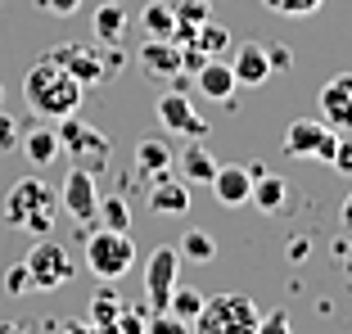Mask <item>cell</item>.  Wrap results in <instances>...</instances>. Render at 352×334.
Listing matches in <instances>:
<instances>
[{
  "mask_svg": "<svg viewBox=\"0 0 352 334\" xmlns=\"http://www.w3.org/2000/svg\"><path fill=\"white\" fill-rule=\"evenodd\" d=\"M82 91H86V86L77 82L63 63H54L50 54H41V59L23 73V100H28L32 113L45 118V122H63V118H73L77 104H82Z\"/></svg>",
  "mask_w": 352,
  "mask_h": 334,
  "instance_id": "1",
  "label": "cell"
},
{
  "mask_svg": "<svg viewBox=\"0 0 352 334\" xmlns=\"http://www.w3.org/2000/svg\"><path fill=\"white\" fill-rule=\"evenodd\" d=\"M5 221L14 230H28V235H45V230L59 221V190L45 186L41 177H23L10 186L5 194Z\"/></svg>",
  "mask_w": 352,
  "mask_h": 334,
  "instance_id": "2",
  "label": "cell"
},
{
  "mask_svg": "<svg viewBox=\"0 0 352 334\" xmlns=\"http://www.w3.org/2000/svg\"><path fill=\"white\" fill-rule=\"evenodd\" d=\"M262 321L258 303H253L249 293H212V298H204V307H199V316L190 321V334H253Z\"/></svg>",
  "mask_w": 352,
  "mask_h": 334,
  "instance_id": "3",
  "label": "cell"
},
{
  "mask_svg": "<svg viewBox=\"0 0 352 334\" xmlns=\"http://www.w3.org/2000/svg\"><path fill=\"white\" fill-rule=\"evenodd\" d=\"M131 262H135V240L126 230L100 226L91 240H86V267H91L95 280H104V285L122 280V276L131 271Z\"/></svg>",
  "mask_w": 352,
  "mask_h": 334,
  "instance_id": "4",
  "label": "cell"
},
{
  "mask_svg": "<svg viewBox=\"0 0 352 334\" xmlns=\"http://www.w3.org/2000/svg\"><path fill=\"white\" fill-rule=\"evenodd\" d=\"M50 59L63 63V68H68V73H73L82 86L109 82V77H113V68H118V54H100V41H95V45L63 41V45H54V50H50Z\"/></svg>",
  "mask_w": 352,
  "mask_h": 334,
  "instance_id": "5",
  "label": "cell"
},
{
  "mask_svg": "<svg viewBox=\"0 0 352 334\" xmlns=\"http://www.w3.org/2000/svg\"><path fill=\"white\" fill-rule=\"evenodd\" d=\"M23 262H28L32 289H41V293L63 289V285L73 280V258H68V249L54 244V240H36V249H32Z\"/></svg>",
  "mask_w": 352,
  "mask_h": 334,
  "instance_id": "6",
  "label": "cell"
},
{
  "mask_svg": "<svg viewBox=\"0 0 352 334\" xmlns=\"http://www.w3.org/2000/svg\"><path fill=\"white\" fill-rule=\"evenodd\" d=\"M334 145H339V131L330 122H316V118H294L285 126V154L289 158H321L330 163Z\"/></svg>",
  "mask_w": 352,
  "mask_h": 334,
  "instance_id": "7",
  "label": "cell"
},
{
  "mask_svg": "<svg viewBox=\"0 0 352 334\" xmlns=\"http://www.w3.org/2000/svg\"><path fill=\"white\" fill-rule=\"evenodd\" d=\"M59 145H63V154L77 158V167H86V172H95V167L109 158V136L95 131V126H86V122H77V113L59 122Z\"/></svg>",
  "mask_w": 352,
  "mask_h": 334,
  "instance_id": "8",
  "label": "cell"
},
{
  "mask_svg": "<svg viewBox=\"0 0 352 334\" xmlns=\"http://www.w3.org/2000/svg\"><path fill=\"white\" fill-rule=\"evenodd\" d=\"M176 271H181L176 244H158L145 262V303H149V312H167V298H172V289H176Z\"/></svg>",
  "mask_w": 352,
  "mask_h": 334,
  "instance_id": "9",
  "label": "cell"
},
{
  "mask_svg": "<svg viewBox=\"0 0 352 334\" xmlns=\"http://www.w3.org/2000/svg\"><path fill=\"white\" fill-rule=\"evenodd\" d=\"M59 208L68 212L73 221H95V212H100V190H95V172H86V167H73L68 177H63V190H59Z\"/></svg>",
  "mask_w": 352,
  "mask_h": 334,
  "instance_id": "10",
  "label": "cell"
},
{
  "mask_svg": "<svg viewBox=\"0 0 352 334\" xmlns=\"http://www.w3.org/2000/svg\"><path fill=\"white\" fill-rule=\"evenodd\" d=\"M149 212H158V217H186L190 212V181L172 177V167L149 172Z\"/></svg>",
  "mask_w": 352,
  "mask_h": 334,
  "instance_id": "11",
  "label": "cell"
},
{
  "mask_svg": "<svg viewBox=\"0 0 352 334\" xmlns=\"http://www.w3.org/2000/svg\"><path fill=\"white\" fill-rule=\"evenodd\" d=\"M158 122H163L172 136H186V140H204L208 136V122L195 113V104H190L181 91H167L163 100H158Z\"/></svg>",
  "mask_w": 352,
  "mask_h": 334,
  "instance_id": "12",
  "label": "cell"
},
{
  "mask_svg": "<svg viewBox=\"0 0 352 334\" xmlns=\"http://www.w3.org/2000/svg\"><path fill=\"white\" fill-rule=\"evenodd\" d=\"M316 104H321V122H330L334 131H352V73L330 77L316 95Z\"/></svg>",
  "mask_w": 352,
  "mask_h": 334,
  "instance_id": "13",
  "label": "cell"
},
{
  "mask_svg": "<svg viewBox=\"0 0 352 334\" xmlns=\"http://www.w3.org/2000/svg\"><path fill=\"white\" fill-rule=\"evenodd\" d=\"M126 27H131V14H126L122 0H100L91 14V32H95V41L104 45H118L126 36Z\"/></svg>",
  "mask_w": 352,
  "mask_h": 334,
  "instance_id": "14",
  "label": "cell"
},
{
  "mask_svg": "<svg viewBox=\"0 0 352 334\" xmlns=\"http://www.w3.org/2000/svg\"><path fill=\"white\" fill-rule=\"evenodd\" d=\"M230 68H235V82L239 86H262L271 77V59H267V45L262 41H244L235 50V59H230Z\"/></svg>",
  "mask_w": 352,
  "mask_h": 334,
  "instance_id": "15",
  "label": "cell"
},
{
  "mask_svg": "<svg viewBox=\"0 0 352 334\" xmlns=\"http://www.w3.org/2000/svg\"><path fill=\"white\" fill-rule=\"evenodd\" d=\"M195 82H199V91L208 95V100H217V104H226L230 95H235V68H230L226 59H208L204 68H195Z\"/></svg>",
  "mask_w": 352,
  "mask_h": 334,
  "instance_id": "16",
  "label": "cell"
},
{
  "mask_svg": "<svg viewBox=\"0 0 352 334\" xmlns=\"http://www.w3.org/2000/svg\"><path fill=\"white\" fill-rule=\"evenodd\" d=\"M212 194H217V203H226V208H244L249 194H253V177L244 172V167H217Z\"/></svg>",
  "mask_w": 352,
  "mask_h": 334,
  "instance_id": "17",
  "label": "cell"
},
{
  "mask_svg": "<svg viewBox=\"0 0 352 334\" xmlns=\"http://www.w3.org/2000/svg\"><path fill=\"white\" fill-rule=\"evenodd\" d=\"M176 167H181V177L190 181V186H212V177H217V158L208 154L204 140H190L186 149H181V158H176Z\"/></svg>",
  "mask_w": 352,
  "mask_h": 334,
  "instance_id": "18",
  "label": "cell"
},
{
  "mask_svg": "<svg viewBox=\"0 0 352 334\" xmlns=\"http://www.w3.org/2000/svg\"><path fill=\"white\" fill-rule=\"evenodd\" d=\"M140 63L149 77H176L181 68V41H145L140 45Z\"/></svg>",
  "mask_w": 352,
  "mask_h": 334,
  "instance_id": "19",
  "label": "cell"
},
{
  "mask_svg": "<svg viewBox=\"0 0 352 334\" xmlns=\"http://www.w3.org/2000/svg\"><path fill=\"white\" fill-rule=\"evenodd\" d=\"M19 149L28 154V163H36V167H50L54 158L63 154L59 131H54V126H28V131H23V140H19Z\"/></svg>",
  "mask_w": 352,
  "mask_h": 334,
  "instance_id": "20",
  "label": "cell"
},
{
  "mask_svg": "<svg viewBox=\"0 0 352 334\" xmlns=\"http://www.w3.org/2000/svg\"><path fill=\"white\" fill-rule=\"evenodd\" d=\"M135 23L145 32V41H176V10L167 0H149Z\"/></svg>",
  "mask_w": 352,
  "mask_h": 334,
  "instance_id": "21",
  "label": "cell"
},
{
  "mask_svg": "<svg viewBox=\"0 0 352 334\" xmlns=\"http://www.w3.org/2000/svg\"><path fill=\"white\" fill-rule=\"evenodd\" d=\"M285 194H289L285 177H271V172H262V177H253L249 203H258V212H280V208H285Z\"/></svg>",
  "mask_w": 352,
  "mask_h": 334,
  "instance_id": "22",
  "label": "cell"
},
{
  "mask_svg": "<svg viewBox=\"0 0 352 334\" xmlns=\"http://www.w3.org/2000/svg\"><path fill=\"white\" fill-rule=\"evenodd\" d=\"M186 45V41H181ZM190 45H195L199 54H208V59H221V54L230 50V27H221V23H199L195 27V36H190Z\"/></svg>",
  "mask_w": 352,
  "mask_h": 334,
  "instance_id": "23",
  "label": "cell"
},
{
  "mask_svg": "<svg viewBox=\"0 0 352 334\" xmlns=\"http://www.w3.org/2000/svg\"><path fill=\"white\" fill-rule=\"evenodd\" d=\"M118 316H122V298H118L113 289H100V293H95V303H91V325L100 334H113Z\"/></svg>",
  "mask_w": 352,
  "mask_h": 334,
  "instance_id": "24",
  "label": "cell"
},
{
  "mask_svg": "<svg viewBox=\"0 0 352 334\" xmlns=\"http://www.w3.org/2000/svg\"><path fill=\"white\" fill-rule=\"evenodd\" d=\"M176 253H181V262H212L217 258V240L208 235V230H186L181 235V244H176Z\"/></svg>",
  "mask_w": 352,
  "mask_h": 334,
  "instance_id": "25",
  "label": "cell"
},
{
  "mask_svg": "<svg viewBox=\"0 0 352 334\" xmlns=\"http://www.w3.org/2000/svg\"><path fill=\"white\" fill-rule=\"evenodd\" d=\"M176 41H190L199 23H208V0H176Z\"/></svg>",
  "mask_w": 352,
  "mask_h": 334,
  "instance_id": "26",
  "label": "cell"
},
{
  "mask_svg": "<svg viewBox=\"0 0 352 334\" xmlns=\"http://www.w3.org/2000/svg\"><path fill=\"white\" fill-rule=\"evenodd\" d=\"M199 307H204V293H199V289H190V285H176V289H172V298H167V312H172V316H181V321H195V316H199Z\"/></svg>",
  "mask_w": 352,
  "mask_h": 334,
  "instance_id": "27",
  "label": "cell"
},
{
  "mask_svg": "<svg viewBox=\"0 0 352 334\" xmlns=\"http://www.w3.org/2000/svg\"><path fill=\"white\" fill-rule=\"evenodd\" d=\"M100 226H109V230H126L131 226V208H126V199L122 194H109V199H100Z\"/></svg>",
  "mask_w": 352,
  "mask_h": 334,
  "instance_id": "28",
  "label": "cell"
},
{
  "mask_svg": "<svg viewBox=\"0 0 352 334\" xmlns=\"http://www.w3.org/2000/svg\"><path fill=\"white\" fill-rule=\"evenodd\" d=\"M135 163L149 172H163V167H172V149H167V140H145V145L135 149Z\"/></svg>",
  "mask_w": 352,
  "mask_h": 334,
  "instance_id": "29",
  "label": "cell"
},
{
  "mask_svg": "<svg viewBox=\"0 0 352 334\" xmlns=\"http://www.w3.org/2000/svg\"><path fill=\"white\" fill-rule=\"evenodd\" d=\"M271 14H285V19H307V14H316L325 5V0H262Z\"/></svg>",
  "mask_w": 352,
  "mask_h": 334,
  "instance_id": "30",
  "label": "cell"
},
{
  "mask_svg": "<svg viewBox=\"0 0 352 334\" xmlns=\"http://www.w3.org/2000/svg\"><path fill=\"white\" fill-rule=\"evenodd\" d=\"M145 334H190V321H181L172 312H154L145 321Z\"/></svg>",
  "mask_w": 352,
  "mask_h": 334,
  "instance_id": "31",
  "label": "cell"
},
{
  "mask_svg": "<svg viewBox=\"0 0 352 334\" xmlns=\"http://www.w3.org/2000/svg\"><path fill=\"white\" fill-rule=\"evenodd\" d=\"M19 140H23V122L14 113H5V109H0V154L19 149Z\"/></svg>",
  "mask_w": 352,
  "mask_h": 334,
  "instance_id": "32",
  "label": "cell"
},
{
  "mask_svg": "<svg viewBox=\"0 0 352 334\" xmlns=\"http://www.w3.org/2000/svg\"><path fill=\"white\" fill-rule=\"evenodd\" d=\"M32 289V276H28V262H14L10 271H5V293L10 298H23Z\"/></svg>",
  "mask_w": 352,
  "mask_h": 334,
  "instance_id": "33",
  "label": "cell"
},
{
  "mask_svg": "<svg viewBox=\"0 0 352 334\" xmlns=\"http://www.w3.org/2000/svg\"><path fill=\"white\" fill-rule=\"evenodd\" d=\"M253 334H294V325H289V316L276 307V312H267V316L258 321V330H253Z\"/></svg>",
  "mask_w": 352,
  "mask_h": 334,
  "instance_id": "34",
  "label": "cell"
},
{
  "mask_svg": "<svg viewBox=\"0 0 352 334\" xmlns=\"http://www.w3.org/2000/svg\"><path fill=\"white\" fill-rule=\"evenodd\" d=\"M330 167L339 177H352V140L339 136V145H334V154H330Z\"/></svg>",
  "mask_w": 352,
  "mask_h": 334,
  "instance_id": "35",
  "label": "cell"
},
{
  "mask_svg": "<svg viewBox=\"0 0 352 334\" xmlns=\"http://www.w3.org/2000/svg\"><path fill=\"white\" fill-rule=\"evenodd\" d=\"M267 59H271V73H289L294 50H289V45H267Z\"/></svg>",
  "mask_w": 352,
  "mask_h": 334,
  "instance_id": "36",
  "label": "cell"
},
{
  "mask_svg": "<svg viewBox=\"0 0 352 334\" xmlns=\"http://www.w3.org/2000/svg\"><path fill=\"white\" fill-rule=\"evenodd\" d=\"M41 10L63 14V19H68V14H77V10H82V0H41Z\"/></svg>",
  "mask_w": 352,
  "mask_h": 334,
  "instance_id": "37",
  "label": "cell"
},
{
  "mask_svg": "<svg viewBox=\"0 0 352 334\" xmlns=\"http://www.w3.org/2000/svg\"><path fill=\"white\" fill-rule=\"evenodd\" d=\"M59 334H100V330H95L91 321H63V330H59Z\"/></svg>",
  "mask_w": 352,
  "mask_h": 334,
  "instance_id": "38",
  "label": "cell"
},
{
  "mask_svg": "<svg viewBox=\"0 0 352 334\" xmlns=\"http://www.w3.org/2000/svg\"><path fill=\"white\" fill-rule=\"evenodd\" d=\"M289 258H294V262L307 258V240H302V235H298V240H289Z\"/></svg>",
  "mask_w": 352,
  "mask_h": 334,
  "instance_id": "39",
  "label": "cell"
},
{
  "mask_svg": "<svg viewBox=\"0 0 352 334\" xmlns=\"http://www.w3.org/2000/svg\"><path fill=\"white\" fill-rule=\"evenodd\" d=\"M0 334H32L28 325H19V321H0Z\"/></svg>",
  "mask_w": 352,
  "mask_h": 334,
  "instance_id": "40",
  "label": "cell"
},
{
  "mask_svg": "<svg viewBox=\"0 0 352 334\" xmlns=\"http://www.w3.org/2000/svg\"><path fill=\"white\" fill-rule=\"evenodd\" d=\"M339 221H343V226H348V230H352V194H348V199H343V208H339Z\"/></svg>",
  "mask_w": 352,
  "mask_h": 334,
  "instance_id": "41",
  "label": "cell"
}]
</instances>
